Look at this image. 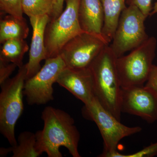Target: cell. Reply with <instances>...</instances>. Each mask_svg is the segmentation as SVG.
<instances>
[{
  "instance_id": "obj_1",
  "label": "cell",
  "mask_w": 157,
  "mask_h": 157,
  "mask_svg": "<svg viewBox=\"0 0 157 157\" xmlns=\"http://www.w3.org/2000/svg\"><path fill=\"white\" fill-rule=\"evenodd\" d=\"M41 117L44 127L36 133V147L39 154L45 152L48 157H62L59 148L63 146L72 156L80 157V135L73 118L63 110L50 106L43 109Z\"/></svg>"
},
{
  "instance_id": "obj_2",
  "label": "cell",
  "mask_w": 157,
  "mask_h": 157,
  "mask_svg": "<svg viewBox=\"0 0 157 157\" xmlns=\"http://www.w3.org/2000/svg\"><path fill=\"white\" fill-rule=\"evenodd\" d=\"M117 57L107 45L90 65L95 97L105 109L121 121L122 88L117 68Z\"/></svg>"
},
{
  "instance_id": "obj_3",
  "label": "cell",
  "mask_w": 157,
  "mask_h": 157,
  "mask_svg": "<svg viewBox=\"0 0 157 157\" xmlns=\"http://www.w3.org/2000/svg\"><path fill=\"white\" fill-rule=\"evenodd\" d=\"M27 77L26 65L17 74L0 85V132L11 146H16L15 127L24 110L23 95Z\"/></svg>"
},
{
  "instance_id": "obj_4",
  "label": "cell",
  "mask_w": 157,
  "mask_h": 157,
  "mask_svg": "<svg viewBox=\"0 0 157 157\" xmlns=\"http://www.w3.org/2000/svg\"><path fill=\"white\" fill-rule=\"evenodd\" d=\"M157 45L155 37H149L128 55L117 58L116 65L122 88L142 86L150 75Z\"/></svg>"
},
{
  "instance_id": "obj_5",
  "label": "cell",
  "mask_w": 157,
  "mask_h": 157,
  "mask_svg": "<svg viewBox=\"0 0 157 157\" xmlns=\"http://www.w3.org/2000/svg\"><path fill=\"white\" fill-rule=\"evenodd\" d=\"M80 0H65V9L58 17L50 19L45 32L47 59L59 56L61 50L71 39L84 31L78 20Z\"/></svg>"
},
{
  "instance_id": "obj_6",
  "label": "cell",
  "mask_w": 157,
  "mask_h": 157,
  "mask_svg": "<svg viewBox=\"0 0 157 157\" xmlns=\"http://www.w3.org/2000/svg\"><path fill=\"white\" fill-rule=\"evenodd\" d=\"M83 113L86 117L94 121L100 130L104 143V150L99 156L117 151L118 144L123 138L140 132V127H129L121 123L105 109L95 97L89 103L85 104Z\"/></svg>"
},
{
  "instance_id": "obj_7",
  "label": "cell",
  "mask_w": 157,
  "mask_h": 157,
  "mask_svg": "<svg viewBox=\"0 0 157 157\" xmlns=\"http://www.w3.org/2000/svg\"><path fill=\"white\" fill-rule=\"evenodd\" d=\"M146 18L136 6H129L124 9L109 45L117 58L140 46L148 39L144 24Z\"/></svg>"
},
{
  "instance_id": "obj_8",
  "label": "cell",
  "mask_w": 157,
  "mask_h": 157,
  "mask_svg": "<svg viewBox=\"0 0 157 157\" xmlns=\"http://www.w3.org/2000/svg\"><path fill=\"white\" fill-rule=\"evenodd\" d=\"M45 60L39 72L25 80L23 94L29 105L45 104L53 100V85L67 67L60 56Z\"/></svg>"
},
{
  "instance_id": "obj_9",
  "label": "cell",
  "mask_w": 157,
  "mask_h": 157,
  "mask_svg": "<svg viewBox=\"0 0 157 157\" xmlns=\"http://www.w3.org/2000/svg\"><path fill=\"white\" fill-rule=\"evenodd\" d=\"M109 44L102 35L82 32L63 46L59 56L67 67L89 68L98 55Z\"/></svg>"
},
{
  "instance_id": "obj_10",
  "label": "cell",
  "mask_w": 157,
  "mask_h": 157,
  "mask_svg": "<svg viewBox=\"0 0 157 157\" xmlns=\"http://www.w3.org/2000/svg\"><path fill=\"white\" fill-rule=\"evenodd\" d=\"M121 108L122 113L153 123L157 121V94L145 86L122 88Z\"/></svg>"
},
{
  "instance_id": "obj_11",
  "label": "cell",
  "mask_w": 157,
  "mask_h": 157,
  "mask_svg": "<svg viewBox=\"0 0 157 157\" xmlns=\"http://www.w3.org/2000/svg\"><path fill=\"white\" fill-rule=\"evenodd\" d=\"M56 82L84 105L95 98L93 76L89 67L73 69L66 67L60 74Z\"/></svg>"
},
{
  "instance_id": "obj_12",
  "label": "cell",
  "mask_w": 157,
  "mask_h": 157,
  "mask_svg": "<svg viewBox=\"0 0 157 157\" xmlns=\"http://www.w3.org/2000/svg\"><path fill=\"white\" fill-rule=\"evenodd\" d=\"M33 29V36L29 54V60L25 64L26 79L34 76L41 69V62L47 59L45 44V32L50 17L48 15L29 17Z\"/></svg>"
},
{
  "instance_id": "obj_13",
  "label": "cell",
  "mask_w": 157,
  "mask_h": 157,
  "mask_svg": "<svg viewBox=\"0 0 157 157\" xmlns=\"http://www.w3.org/2000/svg\"><path fill=\"white\" fill-rule=\"evenodd\" d=\"M78 16L84 32L102 35L104 16L101 0H80Z\"/></svg>"
},
{
  "instance_id": "obj_14",
  "label": "cell",
  "mask_w": 157,
  "mask_h": 157,
  "mask_svg": "<svg viewBox=\"0 0 157 157\" xmlns=\"http://www.w3.org/2000/svg\"><path fill=\"white\" fill-rule=\"evenodd\" d=\"M104 12L102 35L109 43L112 42L120 17L126 8L127 0H101Z\"/></svg>"
},
{
  "instance_id": "obj_15",
  "label": "cell",
  "mask_w": 157,
  "mask_h": 157,
  "mask_svg": "<svg viewBox=\"0 0 157 157\" xmlns=\"http://www.w3.org/2000/svg\"><path fill=\"white\" fill-rule=\"evenodd\" d=\"M29 28L25 18L20 19L8 14L0 21V43L11 39H25L28 36Z\"/></svg>"
},
{
  "instance_id": "obj_16",
  "label": "cell",
  "mask_w": 157,
  "mask_h": 157,
  "mask_svg": "<svg viewBox=\"0 0 157 157\" xmlns=\"http://www.w3.org/2000/svg\"><path fill=\"white\" fill-rule=\"evenodd\" d=\"M0 52V59L17 65L21 67L24 64L23 59L29 46L25 39H11L2 44Z\"/></svg>"
},
{
  "instance_id": "obj_17",
  "label": "cell",
  "mask_w": 157,
  "mask_h": 157,
  "mask_svg": "<svg viewBox=\"0 0 157 157\" xmlns=\"http://www.w3.org/2000/svg\"><path fill=\"white\" fill-rule=\"evenodd\" d=\"M17 144L11 146L13 157H38L40 156L36 149V134L23 132L17 138Z\"/></svg>"
},
{
  "instance_id": "obj_18",
  "label": "cell",
  "mask_w": 157,
  "mask_h": 157,
  "mask_svg": "<svg viewBox=\"0 0 157 157\" xmlns=\"http://www.w3.org/2000/svg\"><path fill=\"white\" fill-rule=\"evenodd\" d=\"M54 0H22L23 13L29 17L48 15L51 17Z\"/></svg>"
},
{
  "instance_id": "obj_19",
  "label": "cell",
  "mask_w": 157,
  "mask_h": 157,
  "mask_svg": "<svg viewBox=\"0 0 157 157\" xmlns=\"http://www.w3.org/2000/svg\"><path fill=\"white\" fill-rule=\"evenodd\" d=\"M22 0H0V9L2 13L22 19Z\"/></svg>"
},
{
  "instance_id": "obj_20",
  "label": "cell",
  "mask_w": 157,
  "mask_h": 157,
  "mask_svg": "<svg viewBox=\"0 0 157 157\" xmlns=\"http://www.w3.org/2000/svg\"><path fill=\"white\" fill-rule=\"evenodd\" d=\"M157 155V142L132 154H122L117 151L107 155L106 157H153Z\"/></svg>"
},
{
  "instance_id": "obj_21",
  "label": "cell",
  "mask_w": 157,
  "mask_h": 157,
  "mask_svg": "<svg viewBox=\"0 0 157 157\" xmlns=\"http://www.w3.org/2000/svg\"><path fill=\"white\" fill-rule=\"evenodd\" d=\"M17 67L15 64L0 59V85L9 78Z\"/></svg>"
},
{
  "instance_id": "obj_22",
  "label": "cell",
  "mask_w": 157,
  "mask_h": 157,
  "mask_svg": "<svg viewBox=\"0 0 157 157\" xmlns=\"http://www.w3.org/2000/svg\"><path fill=\"white\" fill-rule=\"evenodd\" d=\"M152 0H127L126 3L129 6H136L147 17L150 15L152 8Z\"/></svg>"
},
{
  "instance_id": "obj_23",
  "label": "cell",
  "mask_w": 157,
  "mask_h": 157,
  "mask_svg": "<svg viewBox=\"0 0 157 157\" xmlns=\"http://www.w3.org/2000/svg\"><path fill=\"white\" fill-rule=\"evenodd\" d=\"M145 86L153 90L157 94V66L154 65L150 75Z\"/></svg>"
},
{
  "instance_id": "obj_24",
  "label": "cell",
  "mask_w": 157,
  "mask_h": 157,
  "mask_svg": "<svg viewBox=\"0 0 157 157\" xmlns=\"http://www.w3.org/2000/svg\"><path fill=\"white\" fill-rule=\"evenodd\" d=\"M65 0H54L53 11L50 19H54L58 17L63 11L64 2Z\"/></svg>"
},
{
  "instance_id": "obj_25",
  "label": "cell",
  "mask_w": 157,
  "mask_h": 157,
  "mask_svg": "<svg viewBox=\"0 0 157 157\" xmlns=\"http://www.w3.org/2000/svg\"><path fill=\"white\" fill-rule=\"evenodd\" d=\"M11 152V147H8V148H4L2 147L0 149V156H6L9 153Z\"/></svg>"
},
{
  "instance_id": "obj_26",
  "label": "cell",
  "mask_w": 157,
  "mask_h": 157,
  "mask_svg": "<svg viewBox=\"0 0 157 157\" xmlns=\"http://www.w3.org/2000/svg\"><path fill=\"white\" fill-rule=\"evenodd\" d=\"M157 14V2L155 3L153 8H152L151 13L150 14V16L154 15V14Z\"/></svg>"
}]
</instances>
